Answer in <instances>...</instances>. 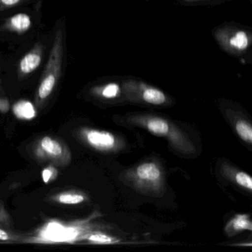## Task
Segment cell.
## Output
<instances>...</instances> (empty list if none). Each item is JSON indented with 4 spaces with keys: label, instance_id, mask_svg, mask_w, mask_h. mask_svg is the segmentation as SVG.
Listing matches in <instances>:
<instances>
[{
    "label": "cell",
    "instance_id": "6",
    "mask_svg": "<svg viewBox=\"0 0 252 252\" xmlns=\"http://www.w3.org/2000/svg\"><path fill=\"white\" fill-rule=\"evenodd\" d=\"M138 176L141 179L154 181L158 179L160 175V170L155 163H148L141 165L137 170Z\"/></svg>",
    "mask_w": 252,
    "mask_h": 252
},
{
    "label": "cell",
    "instance_id": "15",
    "mask_svg": "<svg viewBox=\"0 0 252 252\" xmlns=\"http://www.w3.org/2000/svg\"><path fill=\"white\" fill-rule=\"evenodd\" d=\"M119 90L120 89H119V85H116V84H109V85L104 87L101 94H102L103 96L105 97V98H115L119 94Z\"/></svg>",
    "mask_w": 252,
    "mask_h": 252
},
{
    "label": "cell",
    "instance_id": "3",
    "mask_svg": "<svg viewBox=\"0 0 252 252\" xmlns=\"http://www.w3.org/2000/svg\"><path fill=\"white\" fill-rule=\"evenodd\" d=\"M43 54V45L40 42L35 44L32 51H29L20 60L18 64L19 74L26 76L33 73L40 66Z\"/></svg>",
    "mask_w": 252,
    "mask_h": 252
},
{
    "label": "cell",
    "instance_id": "9",
    "mask_svg": "<svg viewBox=\"0 0 252 252\" xmlns=\"http://www.w3.org/2000/svg\"><path fill=\"white\" fill-rule=\"evenodd\" d=\"M147 128L150 132L158 135H166L169 129L167 122L158 118L150 120L147 124Z\"/></svg>",
    "mask_w": 252,
    "mask_h": 252
},
{
    "label": "cell",
    "instance_id": "20",
    "mask_svg": "<svg viewBox=\"0 0 252 252\" xmlns=\"http://www.w3.org/2000/svg\"><path fill=\"white\" fill-rule=\"evenodd\" d=\"M187 1H189V2H191V1H197V0H187Z\"/></svg>",
    "mask_w": 252,
    "mask_h": 252
},
{
    "label": "cell",
    "instance_id": "10",
    "mask_svg": "<svg viewBox=\"0 0 252 252\" xmlns=\"http://www.w3.org/2000/svg\"><path fill=\"white\" fill-rule=\"evenodd\" d=\"M42 147L47 153L53 156H59L62 153V147L60 144L49 137H45L42 140Z\"/></svg>",
    "mask_w": 252,
    "mask_h": 252
},
{
    "label": "cell",
    "instance_id": "14",
    "mask_svg": "<svg viewBox=\"0 0 252 252\" xmlns=\"http://www.w3.org/2000/svg\"><path fill=\"white\" fill-rule=\"evenodd\" d=\"M236 181L239 185L248 189H252V178L248 174L244 172H238L235 176Z\"/></svg>",
    "mask_w": 252,
    "mask_h": 252
},
{
    "label": "cell",
    "instance_id": "12",
    "mask_svg": "<svg viewBox=\"0 0 252 252\" xmlns=\"http://www.w3.org/2000/svg\"><path fill=\"white\" fill-rule=\"evenodd\" d=\"M233 227L235 230H249L252 231V222L249 220V217L246 215L237 216L232 221Z\"/></svg>",
    "mask_w": 252,
    "mask_h": 252
},
{
    "label": "cell",
    "instance_id": "13",
    "mask_svg": "<svg viewBox=\"0 0 252 252\" xmlns=\"http://www.w3.org/2000/svg\"><path fill=\"white\" fill-rule=\"evenodd\" d=\"M59 200L64 204H77L83 201L84 197L80 194H62Z\"/></svg>",
    "mask_w": 252,
    "mask_h": 252
},
{
    "label": "cell",
    "instance_id": "19",
    "mask_svg": "<svg viewBox=\"0 0 252 252\" xmlns=\"http://www.w3.org/2000/svg\"><path fill=\"white\" fill-rule=\"evenodd\" d=\"M9 237H8V234L3 230L0 229V240H8Z\"/></svg>",
    "mask_w": 252,
    "mask_h": 252
},
{
    "label": "cell",
    "instance_id": "7",
    "mask_svg": "<svg viewBox=\"0 0 252 252\" xmlns=\"http://www.w3.org/2000/svg\"><path fill=\"white\" fill-rule=\"evenodd\" d=\"M142 97L144 101L150 104H161L166 101L164 94L153 88H146L143 91Z\"/></svg>",
    "mask_w": 252,
    "mask_h": 252
},
{
    "label": "cell",
    "instance_id": "16",
    "mask_svg": "<svg viewBox=\"0 0 252 252\" xmlns=\"http://www.w3.org/2000/svg\"><path fill=\"white\" fill-rule=\"evenodd\" d=\"M29 0H0V10L13 8Z\"/></svg>",
    "mask_w": 252,
    "mask_h": 252
},
{
    "label": "cell",
    "instance_id": "2",
    "mask_svg": "<svg viewBox=\"0 0 252 252\" xmlns=\"http://www.w3.org/2000/svg\"><path fill=\"white\" fill-rule=\"evenodd\" d=\"M218 38L226 49L233 52H242L250 45V37L244 31H223L218 33Z\"/></svg>",
    "mask_w": 252,
    "mask_h": 252
},
{
    "label": "cell",
    "instance_id": "18",
    "mask_svg": "<svg viewBox=\"0 0 252 252\" xmlns=\"http://www.w3.org/2000/svg\"><path fill=\"white\" fill-rule=\"evenodd\" d=\"M42 175H43L42 177H43L44 181H45V183H47L48 182L50 178H51V175H52V172H51V171L50 170V169H47L44 171Z\"/></svg>",
    "mask_w": 252,
    "mask_h": 252
},
{
    "label": "cell",
    "instance_id": "17",
    "mask_svg": "<svg viewBox=\"0 0 252 252\" xmlns=\"http://www.w3.org/2000/svg\"><path fill=\"white\" fill-rule=\"evenodd\" d=\"M89 239L91 241L98 243H111L113 242L111 237L101 234H94L91 236Z\"/></svg>",
    "mask_w": 252,
    "mask_h": 252
},
{
    "label": "cell",
    "instance_id": "4",
    "mask_svg": "<svg viewBox=\"0 0 252 252\" xmlns=\"http://www.w3.org/2000/svg\"><path fill=\"white\" fill-rule=\"evenodd\" d=\"M87 138L91 145L100 150H109L114 147V136L109 132L90 131Z\"/></svg>",
    "mask_w": 252,
    "mask_h": 252
},
{
    "label": "cell",
    "instance_id": "5",
    "mask_svg": "<svg viewBox=\"0 0 252 252\" xmlns=\"http://www.w3.org/2000/svg\"><path fill=\"white\" fill-rule=\"evenodd\" d=\"M5 26L7 30L18 33H24L32 26V20L28 14L20 13L11 17Z\"/></svg>",
    "mask_w": 252,
    "mask_h": 252
},
{
    "label": "cell",
    "instance_id": "8",
    "mask_svg": "<svg viewBox=\"0 0 252 252\" xmlns=\"http://www.w3.org/2000/svg\"><path fill=\"white\" fill-rule=\"evenodd\" d=\"M14 112L16 116L20 119H33L36 115L34 107L32 103L29 101H20L14 107Z\"/></svg>",
    "mask_w": 252,
    "mask_h": 252
},
{
    "label": "cell",
    "instance_id": "1",
    "mask_svg": "<svg viewBox=\"0 0 252 252\" xmlns=\"http://www.w3.org/2000/svg\"><path fill=\"white\" fill-rule=\"evenodd\" d=\"M64 55V36L63 30L59 29L56 33L54 44L50 53L49 60L45 67V73L39 85L38 95L41 99L48 98L59 79L63 67Z\"/></svg>",
    "mask_w": 252,
    "mask_h": 252
},
{
    "label": "cell",
    "instance_id": "11",
    "mask_svg": "<svg viewBox=\"0 0 252 252\" xmlns=\"http://www.w3.org/2000/svg\"><path fill=\"white\" fill-rule=\"evenodd\" d=\"M236 130L239 136L247 142H252V128L245 122H239L236 125Z\"/></svg>",
    "mask_w": 252,
    "mask_h": 252
}]
</instances>
